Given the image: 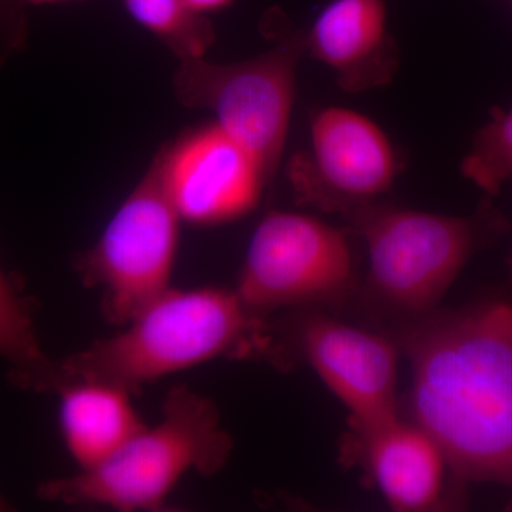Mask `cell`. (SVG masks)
I'll list each match as a JSON object with an SVG mask.
<instances>
[{
	"label": "cell",
	"instance_id": "obj_1",
	"mask_svg": "<svg viewBox=\"0 0 512 512\" xmlns=\"http://www.w3.org/2000/svg\"><path fill=\"white\" fill-rule=\"evenodd\" d=\"M404 346L414 423L457 477L512 488V302L426 320Z\"/></svg>",
	"mask_w": 512,
	"mask_h": 512
},
{
	"label": "cell",
	"instance_id": "obj_2",
	"mask_svg": "<svg viewBox=\"0 0 512 512\" xmlns=\"http://www.w3.org/2000/svg\"><path fill=\"white\" fill-rule=\"evenodd\" d=\"M215 359L289 366L288 350L274 328L235 289L170 288L121 332L57 360L52 393L67 383L97 382L133 394L161 377Z\"/></svg>",
	"mask_w": 512,
	"mask_h": 512
},
{
	"label": "cell",
	"instance_id": "obj_3",
	"mask_svg": "<svg viewBox=\"0 0 512 512\" xmlns=\"http://www.w3.org/2000/svg\"><path fill=\"white\" fill-rule=\"evenodd\" d=\"M232 450L234 440L217 404L190 387L175 386L156 426L144 427L99 466L40 484L36 494L50 503L161 511L185 474L215 476Z\"/></svg>",
	"mask_w": 512,
	"mask_h": 512
},
{
	"label": "cell",
	"instance_id": "obj_4",
	"mask_svg": "<svg viewBox=\"0 0 512 512\" xmlns=\"http://www.w3.org/2000/svg\"><path fill=\"white\" fill-rule=\"evenodd\" d=\"M345 220L366 242L367 288L393 311L416 318L429 315L471 256L505 229L488 202L461 217L377 201Z\"/></svg>",
	"mask_w": 512,
	"mask_h": 512
},
{
	"label": "cell",
	"instance_id": "obj_5",
	"mask_svg": "<svg viewBox=\"0 0 512 512\" xmlns=\"http://www.w3.org/2000/svg\"><path fill=\"white\" fill-rule=\"evenodd\" d=\"M265 26L274 47L235 63L183 60L174 92L184 106L210 110L215 124L247 148L272 181L284 153L306 49L303 30L292 29L282 13L272 12Z\"/></svg>",
	"mask_w": 512,
	"mask_h": 512
},
{
	"label": "cell",
	"instance_id": "obj_6",
	"mask_svg": "<svg viewBox=\"0 0 512 512\" xmlns=\"http://www.w3.org/2000/svg\"><path fill=\"white\" fill-rule=\"evenodd\" d=\"M180 222L157 156L99 241L74 264L82 284L100 292L101 315L111 325L123 328L171 288Z\"/></svg>",
	"mask_w": 512,
	"mask_h": 512
},
{
	"label": "cell",
	"instance_id": "obj_7",
	"mask_svg": "<svg viewBox=\"0 0 512 512\" xmlns=\"http://www.w3.org/2000/svg\"><path fill=\"white\" fill-rule=\"evenodd\" d=\"M355 281L342 229L301 212L271 211L249 241L235 291L266 318L279 309L340 301Z\"/></svg>",
	"mask_w": 512,
	"mask_h": 512
},
{
	"label": "cell",
	"instance_id": "obj_8",
	"mask_svg": "<svg viewBox=\"0 0 512 512\" xmlns=\"http://www.w3.org/2000/svg\"><path fill=\"white\" fill-rule=\"evenodd\" d=\"M402 160L392 138L359 111L330 106L316 111L309 146L286 167L299 205L328 214H349L392 190Z\"/></svg>",
	"mask_w": 512,
	"mask_h": 512
},
{
	"label": "cell",
	"instance_id": "obj_9",
	"mask_svg": "<svg viewBox=\"0 0 512 512\" xmlns=\"http://www.w3.org/2000/svg\"><path fill=\"white\" fill-rule=\"evenodd\" d=\"M165 191L181 221L218 225L254 211L271 183L255 157L217 124L160 154Z\"/></svg>",
	"mask_w": 512,
	"mask_h": 512
},
{
	"label": "cell",
	"instance_id": "obj_10",
	"mask_svg": "<svg viewBox=\"0 0 512 512\" xmlns=\"http://www.w3.org/2000/svg\"><path fill=\"white\" fill-rule=\"evenodd\" d=\"M299 346L316 375L349 410V423L400 416L399 352L392 340L326 316H312L299 330Z\"/></svg>",
	"mask_w": 512,
	"mask_h": 512
},
{
	"label": "cell",
	"instance_id": "obj_11",
	"mask_svg": "<svg viewBox=\"0 0 512 512\" xmlns=\"http://www.w3.org/2000/svg\"><path fill=\"white\" fill-rule=\"evenodd\" d=\"M342 450L345 461L365 470L392 510L424 512L440 505L451 468L437 441L414 421L397 416L349 423Z\"/></svg>",
	"mask_w": 512,
	"mask_h": 512
},
{
	"label": "cell",
	"instance_id": "obj_12",
	"mask_svg": "<svg viewBox=\"0 0 512 512\" xmlns=\"http://www.w3.org/2000/svg\"><path fill=\"white\" fill-rule=\"evenodd\" d=\"M302 30L306 53L332 70L343 92L380 89L399 70L387 0H330Z\"/></svg>",
	"mask_w": 512,
	"mask_h": 512
},
{
	"label": "cell",
	"instance_id": "obj_13",
	"mask_svg": "<svg viewBox=\"0 0 512 512\" xmlns=\"http://www.w3.org/2000/svg\"><path fill=\"white\" fill-rule=\"evenodd\" d=\"M60 429L79 470L104 463L146 427L131 403V393L97 382H73L56 390Z\"/></svg>",
	"mask_w": 512,
	"mask_h": 512
},
{
	"label": "cell",
	"instance_id": "obj_14",
	"mask_svg": "<svg viewBox=\"0 0 512 512\" xmlns=\"http://www.w3.org/2000/svg\"><path fill=\"white\" fill-rule=\"evenodd\" d=\"M0 357L8 363L10 382L19 389L50 393L57 360L43 352L37 338L32 302L0 268Z\"/></svg>",
	"mask_w": 512,
	"mask_h": 512
},
{
	"label": "cell",
	"instance_id": "obj_15",
	"mask_svg": "<svg viewBox=\"0 0 512 512\" xmlns=\"http://www.w3.org/2000/svg\"><path fill=\"white\" fill-rule=\"evenodd\" d=\"M130 18L160 39L183 60L204 57L215 42V30L207 15L187 0H123Z\"/></svg>",
	"mask_w": 512,
	"mask_h": 512
},
{
	"label": "cell",
	"instance_id": "obj_16",
	"mask_svg": "<svg viewBox=\"0 0 512 512\" xmlns=\"http://www.w3.org/2000/svg\"><path fill=\"white\" fill-rule=\"evenodd\" d=\"M460 170L487 197L500 194L512 180V106L491 111L490 120L478 128Z\"/></svg>",
	"mask_w": 512,
	"mask_h": 512
},
{
	"label": "cell",
	"instance_id": "obj_17",
	"mask_svg": "<svg viewBox=\"0 0 512 512\" xmlns=\"http://www.w3.org/2000/svg\"><path fill=\"white\" fill-rule=\"evenodd\" d=\"M25 6L19 0H0V64L25 42Z\"/></svg>",
	"mask_w": 512,
	"mask_h": 512
},
{
	"label": "cell",
	"instance_id": "obj_18",
	"mask_svg": "<svg viewBox=\"0 0 512 512\" xmlns=\"http://www.w3.org/2000/svg\"><path fill=\"white\" fill-rule=\"evenodd\" d=\"M187 2L190 3V6L197 10V12L208 16L212 12L227 8L234 0H187Z\"/></svg>",
	"mask_w": 512,
	"mask_h": 512
},
{
	"label": "cell",
	"instance_id": "obj_19",
	"mask_svg": "<svg viewBox=\"0 0 512 512\" xmlns=\"http://www.w3.org/2000/svg\"><path fill=\"white\" fill-rule=\"evenodd\" d=\"M23 6L26 5H57V3L77 2V0H19Z\"/></svg>",
	"mask_w": 512,
	"mask_h": 512
},
{
	"label": "cell",
	"instance_id": "obj_20",
	"mask_svg": "<svg viewBox=\"0 0 512 512\" xmlns=\"http://www.w3.org/2000/svg\"><path fill=\"white\" fill-rule=\"evenodd\" d=\"M10 510H12V507H10L8 501H6L5 498H3L2 495H0V512Z\"/></svg>",
	"mask_w": 512,
	"mask_h": 512
},
{
	"label": "cell",
	"instance_id": "obj_21",
	"mask_svg": "<svg viewBox=\"0 0 512 512\" xmlns=\"http://www.w3.org/2000/svg\"><path fill=\"white\" fill-rule=\"evenodd\" d=\"M501 2L507 3V5H510L512 9V0H501Z\"/></svg>",
	"mask_w": 512,
	"mask_h": 512
},
{
	"label": "cell",
	"instance_id": "obj_22",
	"mask_svg": "<svg viewBox=\"0 0 512 512\" xmlns=\"http://www.w3.org/2000/svg\"><path fill=\"white\" fill-rule=\"evenodd\" d=\"M511 274H512V258H511Z\"/></svg>",
	"mask_w": 512,
	"mask_h": 512
}]
</instances>
